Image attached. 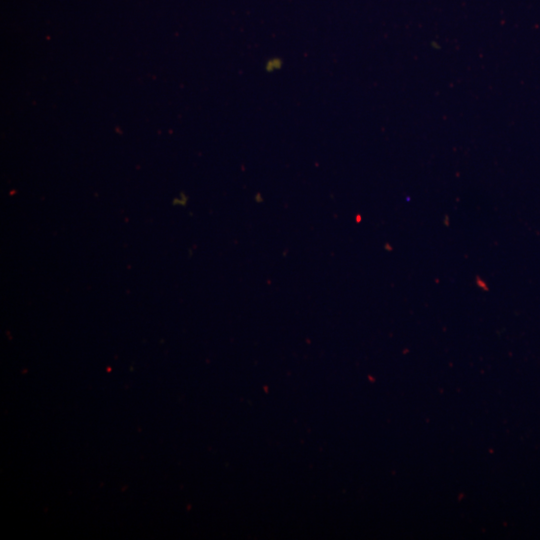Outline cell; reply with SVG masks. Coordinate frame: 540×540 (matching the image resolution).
<instances>
[{
    "label": "cell",
    "mask_w": 540,
    "mask_h": 540,
    "mask_svg": "<svg viewBox=\"0 0 540 540\" xmlns=\"http://www.w3.org/2000/svg\"><path fill=\"white\" fill-rule=\"evenodd\" d=\"M281 64H282V61L280 59H270L269 61H267V64H266V70L271 72L273 70H277L281 67Z\"/></svg>",
    "instance_id": "obj_1"
}]
</instances>
